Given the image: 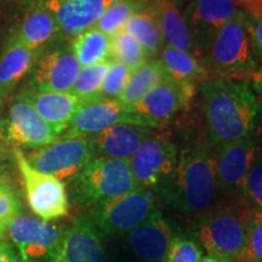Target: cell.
Returning a JSON list of instances; mask_svg holds the SVG:
<instances>
[{
    "label": "cell",
    "instance_id": "cell-11",
    "mask_svg": "<svg viewBox=\"0 0 262 262\" xmlns=\"http://www.w3.org/2000/svg\"><path fill=\"white\" fill-rule=\"evenodd\" d=\"M196 91L195 85L165 80L149 91L136 106L126 110L130 124L146 127L166 125L181 110H187Z\"/></svg>",
    "mask_w": 262,
    "mask_h": 262
},
{
    "label": "cell",
    "instance_id": "cell-14",
    "mask_svg": "<svg viewBox=\"0 0 262 262\" xmlns=\"http://www.w3.org/2000/svg\"><path fill=\"white\" fill-rule=\"evenodd\" d=\"M5 123L6 139L16 146L38 149L50 145L57 139L54 129L21 96L10 106Z\"/></svg>",
    "mask_w": 262,
    "mask_h": 262
},
{
    "label": "cell",
    "instance_id": "cell-6",
    "mask_svg": "<svg viewBox=\"0 0 262 262\" xmlns=\"http://www.w3.org/2000/svg\"><path fill=\"white\" fill-rule=\"evenodd\" d=\"M158 211L155 196L148 189L136 188L125 194L98 203L91 221L107 235H125Z\"/></svg>",
    "mask_w": 262,
    "mask_h": 262
},
{
    "label": "cell",
    "instance_id": "cell-46",
    "mask_svg": "<svg viewBox=\"0 0 262 262\" xmlns=\"http://www.w3.org/2000/svg\"><path fill=\"white\" fill-rule=\"evenodd\" d=\"M3 123V100L0 98V127H2Z\"/></svg>",
    "mask_w": 262,
    "mask_h": 262
},
{
    "label": "cell",
    "instance_id": "cell-25",
    "mask_svg": "<svg viewBox=\"0 0 262 262\" xmlns=\"http://www.w3.org/2000/svg\"><path fill=\"white\" fill-rule=\"evenodd\" d=\"M159 61L169 79L176 84L196 85L205 81L208 75L201 58L168 45H165L159 54Z\"/></svg>",
    "mask_w": 262,
    "mask_h": 262
},
{
    "label": "cell",
    "instance_id": "cell-19",
    "mask_svg": "<svg viewBox=\"0 0 262 262\" xmlns=\"http://www.w3.org/2000/svg\"><path fill=\"white\" fill-rule=\"evenodd\" d=\"M152 134L150 127L118 123L89 139L93 157L129 160Z\"/></svg>",
    "mask_w": 262,
    "mask_h": 262
},
{
    "label": "cell",
    "instance_id": "cell-28",
    "mask_svg": "<svg viewBox=\"0 0 262 262\" xmlns=\"http://www.w3.org/2000/svg\"><path fill=\"white\" fill-rule=\"evenodd\" d=\"M123 31L133 35L145 49L148 57H155L162 52L165 47L163 33L157 25L148 6L129 18Z\"/></svg>",
    "mask_w": 262,
    "mask_h": 262
},
{
    "label": "cell",
    "instance_id": "cell-30",
    "mask_svg": "<svg viewBox=\"0 0 262 262\" xmlns=\"http://www.w3.org/2000/svg\"><path fill=\"white\" fill-rule=\"evenodd\" d=\"M147 60L146 50L129 33L120 31L111 37V61L125 64L134 72Z\"/></svg>",
    "mask_w": 262,
    "mask_h": 262
},
{
    "label": "cell",
    "instance_id": "cell-24",
    "mask_svg": "<svg viewBox=\"0 0 262 262\" xmlns=\"http://www.w3.org/2000/svg\"><path fill=\"white\" fill-rule=\"evenodd\" d=\"M165 80L170 79L160 61L158 58H149L131 73L125 89L117 101L125 111L130 110L136 106L149 91Z\"/></svg>",
    "mask_w": 262,
    "mask_h": 262
},
{
    "label": "cell",
    "instance_id": "cell-42",
    "mask_svg": "<svg viewBox=\"0 0 262 262\" xmlns=\"http://www.w3.org/2000/svg\"><path fill=\"white\" fill-rule=\"evenodd\" d=\"M198 262H220V261H219L217 258L210 256V255H206V256H202V258Z\"/></svg>",
    "mask_w": 262,
    "mask_h": 262
},
{
    "label": "cell",
    "instance_id": "cell-26",
    "mask_svg": "<svg viewBox=\"0 0 262 262\" xmlns=\"http://www.w3.org/2000/svg\"><path fill=\"white\" fill-rule=\"evenodd\" d=\"M56 33H60L56 19L47 9L39 5L26 16L16 37L27 48L37 50Z\"/></svg>",
    "mask_w": 262,
    "mask_h": 262
},
{
    "label": "cell",
    "instance_id": "cell-20",
    "mask_svg": "<svg viewBox=\"0 0 262 262\" xmlns=\"http://www.w3.org/2000/svg\"><path fill=\"white\" fill-rule=\"evenodd\" d=\"M98 229L90 217L80 216L63 232L58 255L63 262H107Z\"/></svg>",
    "mask_w": 262,
    "mask_h": 262
},
{
    "label": "cell",
    "instance_id": "cell-1",
    "mask_svg": "<svg viewBox=\"0 0 262 262\" xmlns=\"http://www.w3.org/2000/svg\"><path fill=\"white\" fill-rule=\"evenodd\" d=\"M169 205L188 215H204L216 208L219 187L215 157L204 133L186 134L179 148L176 169L158 192Z\"/></svg>",
    "mask_w": 262,
    "mask_h": 262
},
{
    "label": "cell",
    "instance_id": "cell-9",
    "mask_svg": "<svg viewBox=\"0 0 262 262\" xmlns=\"http://www.w3.org/2000/svg\"><path fill=\"white\" fill-rule=\"evenodd\" d=\"M15 158L24 179L26 198L31 210L45 221L64 217L70 210L64 183L35 170L19 149L15 150Z\"/></svg>",
    "mask_w": 262,
    "mask_h": 262
},
{
    "label": "cell",
    "instance_id": "cell-45",
    "mask_svg": "<svg viewBox=\"0 0 262 262\" xmlns=\"http://www.w3.org/2000/svg\"><path fill=\"white\" fill-rule=\"evenodd\" d=\"M49 262H63V261H62V258L60 257V255H58V251H57L56 255H55V256L52 257Z\"/></svg>",
    "mask_w": 262,
    "mask_h": 262
},
{
    "label": "cell",
    "instance_id": "cell-15",
    "mask_svg": "<svg viewBox=\"0 0 262 262\" xmlns=\"http://www.w3.org/2000/svg\"><path fill=\"white\" fill-rule=\"evenodd\" d=\"M118 123L130 124L129 113L117 100L97 98L81 104L62 134V139L94 136Z\"/></svg>",
    "mask_w": 262,
    "mask_h": 262
},
{
    "label": "cell",
    "instance_id": "cell-18",
    "mask_svg": "<svg viewBox=\"0 0 262 262\" xmlns=\"http://www.w3.org/2000/svg\"><path fill=\"white\" fill-rule=\"evenodd\" d=\"M131 253L142 262H163L173 237L171 226L159 210L125 234Z\"/></svg>",
    "mask_w": 262,
    "mask_h": 262
},
{
    "label": "cell",
    "instance_id": "cell-4",
    "mask_svg": "<svg viewBox=\"0 0 262 262\" xmlns=\"http://www.w3.org/2000/svg\"><path fill=\"white\" fill-rule=\"evenodd\" d=\"M248 206H224L201 216L195 237L208 255L220 262H244Z\"/></svg>",
    "mask_w": 262,
    "mask_h": 262
},
{
    "label": "cell",
    "instance_id": "cell-43",
    "mask_svg": "<svg viewBox=\"0 0 262 262\" xmlns=\"http://www.w3.org/2000/svg\"><path fill=\"white\" fill-rule=\"evenodd\" d=\"M173 2L176 3V5L179 6V4H183V5H188L189 3H192V2H195V0H173Z\"/></svg>",
    "mask_w": 262,
    "mask_h": 262
},
{
    "label": "cell",
    "instance_id": "cell-44",
    "mask_svg": "<svg viewBox=\"0 0 262 262\" xmlns=\"http://www.w3.org/2000/svg\"><path fill=\"white\" fill-rule=\"evenodd\" d=\"M5 232H6V225H3L0 224V239L4 238L5 235Z\"/></svg>",
    "mask_w": 262,
    "mask_h": 262
},
{
    "label": "cell",
    "instance_id": "cell-38",
    "mask_svg": "<svg viewBox=\"0 0 262 262\" xmlns=\"http://www.w3.org/2000/svg\"><path fill=\"white\" fill-rule=\"evenodd\" d=\"M253 41L258 63L262 67V17L253 21Z\"/></svg>",
    "mask_w": 262,
    "mask_h": 262
},
{
    "label": "cell",
    "instance_id": "cell-13",
    "mask_svg": "<svg viewBox=\"0 0 262 262\" xmlns=\"http://www.w3.org/2000/svg\"><path fill=\"white\" fill-rule=\"evenodd\" d=\"M239 11L235 0H195L182 9L192 42L201 60L221 28Z\"/></svg>",
    "mask_w": 262,
    "mask_h": 262
},
{
    "label": "cell",
    "instance_id": "cell-35",
    "mask_svg": "<svg viewBox=\"0 0 262 262\" xmlns=\"http://www.w3.org/2000/svg\"><path fill=\"white\" fill-rule=\"evenodd\" d=\"M202 256V248L194 241L173 235L163 262H198Z\"/></svg>",
    "mask_w": 262,
    "mask_h": 262
},
{
    "label": "cell",
    "instance_id": "cell-8",
    "mask_svg": "<svg viewBox=\"0 0 262 262\" xmlns=\"http://www.w3.org/2000/svg\"><path fill=\"white\" fill-rule=\"evenodd\" d=\"M261 141L253 133L228 141L214 148L215 171L219 192L231 201L244 203L245 180L260 152Z\"/></svg>",
    "mask_w": 262,
    "mask_h": 262
},
{
    "label": "cell",
    "instance_id": "cell-40",
    "mask_svg": "<svg viewBox=\"0 0 262 262\" xmlns=\"http://www.w3.org/2000/svg\"><path fill=\"white\" fill-rule=\"evenodd\" d=\"M0 262H21L12 245L0 241Z\"/></svg>",
    "mask_w": 262,
    "mask_h": 262
},
{
    "label": "cell",
    "instance_id": "cell-2",
    "mask_svg": "<svg viewBox=\"0 0 262 262\" xmlns=\"http://www.w3.org/2000/svg\"><path fill=\"white\" fill-rule=\"evenodd\" d=\"M201 112L212 148L253 133L256 95L247 79L215 78L201 84Z\"/></svg>",
    "mask_w": 262,
    "mask_h": 262
},
{
    "label": "cell",
    "instance_id": "cell-31",
    "mask_svg": "<svg viewBox=\"0 0 262 262\" xmlns=\"http://www.w3.org/2000/svg\"><path fill=\"white\" fill-rule=\"evenodd\" d=\"M111 61L83 67L75 79L70 94L77 96L81 102L97 100L100 97L104 78L110 70Z\"/></svg>",
    "mask_w": 262,
    "mask_h": 262
},
{
    "label": "cell",
    "instance_id": "cell-27",
    "mask_svg": "<svg viewBox=\"0 0 262 262\" xmlns=\"http://www.w3.org/2000/svg\"><path fill=\"white\" fill-rule=\"evenodd\" d=\"M72 51L81 68L111 61V38L94 26L75 37Z\"/></svg>",
    "mask_w": 262,
    "mask_h": 262
},
{
    "label": "cell",
    "instance_id": "cell-32",
    "mask_svg": "<svg viewBox=\"0 0 262 262\" xmlns=\"http://www.w3.org/2000/svg\"><path fill=\"white\" fill-rule=\"evenodd\" d=\"M247 254L244 262H262V212L247 210Z\"/></svg>",
    "mask_w": 262,
    "mask_h": 262
},
{
    "label": "cell",
    "instance_id": "cell-29",
    "mask_svg": "<svg viewBox=\"0 0 262 262\" xmlns=\"http://www.w3.org/2000/svg\"><path fill=\"white\" fill-rule=\"evenodd\" d=\"M148 3L149 0H119L104 11L95 27L107 37H113L118 32L123 31L130 17L145 10Z\"/></svg>",
    "mask_w": 262,
    "mask_h": 262
},
{
    "label": "cell",
    "instance_id": "cell-33",
    "mask_svg": "<svg viewBox=\"0 0 262 262\" xmlns=\"http://www.w3.org/2000/svg\"><path fill=\"white\" fill-rule=\"evenodd\" d=\"M133 71L125 64L119 62L111 61L110 70L104 78L102 89H101L100 97L110 98V100H117L125 89L127 81H129Z\"/></svg>",
    "mask_w": 262,
    "mask_h": 262
},
{
    "label": "cell",
    "instance_id": "cell-21",
    "mask_svg": "<svg viewBox=\"0 0 262 262\" xmlns=\"http://www.w3.org/2000/svg\"><path fill=\"white\" fill-rule=\"evenodd\" d=\"M34 107L39 116L61 136L67 129L72 118L81 104V101L70 93H51L37 89H27L19 95Z\"/></svg>",
    "mask_w": 262,
    "mask_h": 262
},
{
    "label": "cell",
    "instance_id": "cell-41",
    "mask_svg": "<svg viewBox=\"0 0 262 262\" xmlns=\"http://www.w3.org/2000/svg\"><path fill=\"white\" fill-rule=\"evenodd\" d=\"M249 83H250V86L254 93H256L257 95H262V67L258 68V70L251 75L250 79H249Z\"/></svg>",
    "mask_w": 262,
    "mask_h": 262
},
{
    "label": "cell",
    "instance_id": "cell-5",
    "mask_svg": "<svg viewBox=\"0 0 262 262\" xmlns=\"http://www.w3.org/2000/svg\"><path fill=\"white\" fill-rule=\"evenodd\" d=\"M136 188L129 160L93 158L74 178L73 194L79 204L95 206Z\"/></svg>",
    "mask_w": 262,
    "mask_h": 262
},
{
    "label": "cell",
    "instance_id": "cell-23",
    "mask_svg": "<svg viewBox=\"0 0 262 262\" xmlns=\"http://www.w3.org/2000/svg\"><path fill=\"white\" fill-rule=\"evenodd\" d=\"M37 61V51L14 35L0 52V98L8 97Z\"/></svg>",
    "mask_w": 262,
    "mask_h": 262
},
{
    "label": "cell",
    "instance_id": "cell-36",
    "mask_svg": "<svg viewBox=\"0 0 262 262\" xmlns=\"http://www.w3.org/2000/svg\"><path fill=\"white\" fill-rule=\"evenodd\" d=\"M21 215V202L10 187L0 182V224L6 225Z\"/></svg>",
    "mask_w": 262,
    "mask_h": 262
},
{
    "label": "cell",
    "instance_id": "cell-22",
    "mask_svg": "<svg viewBox=\"0 0 262 262\" xmlns=\"http://www.w3.org/2000/svg\"><path fill=\"white\" fill-rule=\"evenodd\" d=\"M148 9L162 31L168 47L201 58L192 42L182 10L173 0H149Z\"/></svg>",
    "mask_w": 262,
    "mask_h": 262
},
{
    "label": "cell",
    "instance_id": "cell-17",
    "mask_svg": "<svg viewBox=\"0 0 262 262\" xmlns=\"http://www.w3.org/2000/svg\"><path fill=\"white\" fill-rule=\"evenodd\" d=\"M33 86L40 91L70 93L81 66L70 49H57L35 61Z\"/></svg>",
    "mask_w": 262,
    "mask_h": 262
},
{
    "label": "cell",
    "instance_id": "cell-7",
    "mask_svg": "<svg viewBox=\"0 0 262 262\" xmlns=\"http://www.w3.org/2000/svg\"><path fill=\"white\" fill-rule=\"evenodd\" d=\"M179 145L169 136L155 133L142 142L129 159V166L137 187L159 192L168 185L176 169Z\"/></svg>",
    "mask_w": 262,
    "mask_h": 262
},
{
    "label": "cell",
    "instance_id": "cell-37",
    "mask_svg": "<svg viewBox=\"0 0 262 262\" xmlns=\"http://www.w3.org/2000/svg\"><path fill=\"white\" fill-rule=\"evenodd\" d=\"M235 3L239 10L253 21L262 17V0H235Z\"/></svg>",
    "mask_w": 262,
    "mask_h": 262
},
{
    "label": "cell",
    "instance_id": "cell-16",
    "mask_svg": "<svg viewBox=\"0 0 262 262\" xmlns=\"http://www.w3.org/2000/svg\"><path fill=\"white\" fill-rule=\"evenodd\" d=\"M119 0H40L56 19L58 31L70 37L94 27L104 11Z\"/></svg>",
    "mask_w": 262,
    "mask_h": 262
},
{
    "label": "cell",
    "instance_id": "cell-39",
    "mask_svg": "<svg viewBox=\"0 0 262 262\" xmlns=\"http://www.w3.org/2000/svg\"><path fill=\"white\" fill-rule=\"evenodd\" d=\"M253 134L256 137H258V140H262V95H257L256 96Z\"/></svg>",
    "mask_w": 262,
    "mask_h": 262
},
{
    "label": "cell",
    "instance_id": "cell-12",
    "mask_svg": "<svg viewBox=\"0 0 262 262\" xmlns=\"http://www.w3.org/2000/svg\"><path fill=\"white\" fill-rule=\"evenodd\" d=\"M28 163L38 171L60 180L74 179L94 158L88 137L62 139L35 149L28 157Z\"/></svg>",
    "mask_w": 262,
    "mask_h": 262
},
{
    "label": "cell",
    "instance_id": "cell-10",
    "mask_svg": "<svg viewBox=\"0 0 262 262\" xmlns=\"http://www.w3.org/2000/svg\"><path fill=\"white\" fill-rule=\"evenodd\" d=\"M22 262H49L60 248L63 229L38 216L18 215L6 226Z\"/></svg>",
    "mask_w": 262,
    "mask_h": 262
},
{
    "label": "cell",
    "instance_id": "cell-34",
    "mask_svg": "<svg viewBox=\"0 0 262 262\" xmlns=\"http://www.w3.org/2000/svg\"><path fill=\"white\" fill-rule=\"evenodd\" d=\"M243 199L249 208L262 212V149L254 160L245 180Z\"/></svg>",
    "mask_w": 262,
    "mask_h": 262
},
{
    "label": "cell",
    "instance_id": "cell-3",
    "mask_svg": "<svg viewBox=\"0 0 262 262\" xmlns=\"http://www.w3.org/2000/svg\"><path fill=\"white\" fill-rule=\"evenodd\" d=\"M208 73L219 78L250 79L260 68L253 41V19L239 11L217 33L203 54Z\"/></svg>",
    "mask_w": 262,
    "mask_h": 262
}]
</instances>
